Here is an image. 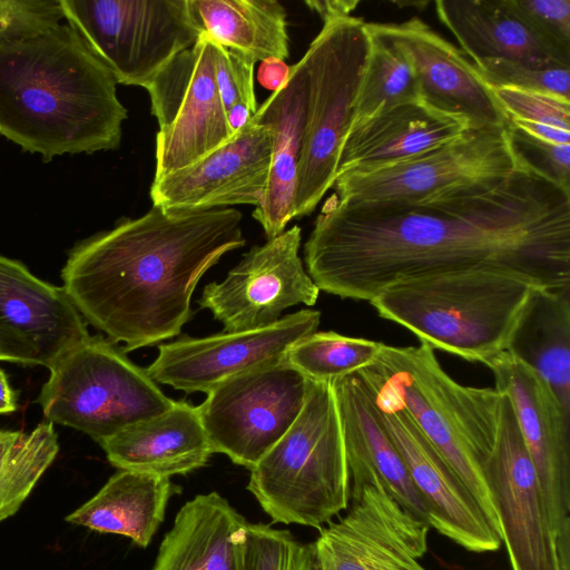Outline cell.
I'll use <instances>...</instances> for the list:
<instances>
[{"instance_id": "1", "label": "cell", "mask_w": 570, "mask_h": 570, "mask_svg": "<svg viewBox=\"0 0 570 570\" xmlns=\"http://www.w3.org/2000/svg\"><path fill=\"white\" fill-rule=\"evenodd\" d=\"M304 259L320 291L368 302L400 279L479 267L570 287V189L522 158L504 180L422 202L332 195Z\"/></svg>"}, {"instance_id": "12", "label": "cell", "mask_w": 570, "mask_h": 570, "mask_svg": "<svg viewBox=\"0 0 570 570\" xmlns=\"http://www.w3.org/2000/svg\"><path fill=\"white\" fill-rule=\"evenodd\" d=\"M347 512L311 543L313 570H426L430 525L403 509L371 472H350Z\"/></svg>"}, {"instance_id": "9", "label": "cell", "mask_w": 570, "mask_h": 570, "mask_svg": "<svg viewBox=\"0 0 570 570\" xmlns=\"http://www.w3.org/2000/svg\"><path fill=\"white\" fill-rule=\"evenodd\" d=\"M63 19L117 83L146 88L203 31L188 0H60Z\"/></svg>"}, {"instance_id": "16", "label": "cell", "mask_w": 570, "mask_h": 570, "mask_svg": "<svg viewBox=\"0 0 570 570\" xmlns=\"http://www.w3.org/2000/svg\"><path fill=\"white\" fill-rule=\"evenodd\" d=\"M484 476L512 570H563L535 469L512 406L502 394L495 444Z\"/></svg>"}, {"instance_id": "40", "label": "cell", "mask_w": 570, "mask_h": 570, "mask_svg": "<svg viewBox=\"0 0 570 570\" xmlns=\"http://www.w3.org/2000/svg\"><path fill=\"white\" fill-rule=\"evenodd\" d=\"M510 135L514 149L527 163L570 189V144L539 139L512 124Z\"/></svg>"}, {"instance_id": "10", "label": "cell", "mask_w": 570, "mask_h": 570, "mask_svg": "<svg viewBox=\"0 0 570 570\" xmlns=\"http://www.w3.org/2000/svg\"><path fill=\"white\" fill-rule=\"evenodd\" d=\"M510 127L469 128L449 142L395 164L341 174L333 195L348 203H415L504 180L522 160Z\"/></svg>"}, {"instance_id": "43", "label": "cell", "mask_w": 570, "mask_h": 570, "mask_svg": "<svg viewBox=\"0 0 570 570\" xmlns=\"http://www.w3.org/2000/svg\"><path fill=\"white\" fill-rule=\"evenodd\" d=\"M18 409V394L11 387L8 376L0 368V415L9 414Z\"/></svg>"}, {"instance_id": "15", "label": "cell", "mask_w": 570, "mask_h": 570, "mask_svg": "<svg viewBox=\"0 0 570 570\" xmlns=\"http://www.w3.org/2000/svg\"><path fill=\"white\" fill-rule=\"evenodd\" d=\"M301 240L302 229L294 225L253 246L224 281L204 287L198 304L212 312L225 332L266 327L291 306H313L320 288L298 255Z\"/></svg>"}, {"instance_id": "2", "label": "cell", "mask_w": 570, "mask_h": 570, "mask_svg": "<svg viewBox=\"0 0 570 570\" xmlns=\"http://www.w3.org/2000/svg\"><path fill=\"white\" fill-rule=\"evenodd\" d=\"M235 208L165 210L77 243L61 271L63 288L83 320L124 351L180 334L202 276L246 244Z\"/></svg>"}, {"instance_id": "33", "label": "cell", "mask_w": 570, "mask_h": 570, "mask_svg": "<svg viewBox=\"0 0 570 570\" xmlns=\"http://www.w3.org/2000/svg\"><path fill=\"white\" fill-rule=\"evenodd\" d=\"M383 343L336 332H314L295 343L285 360L311 381L328 382L373 364Z\"/></svg>"}, {"instance_id": "42", "label": "cell", "mask_w": 570, "mask_h": 570, "mask_svg": "<svg viewBox=\"0 0 570 570\" xmlns=\"http://www.w3.org/2000/svg\"><path fill=\"white\" fill-rule=\"evenodd\" d=\"M289 67L282 60L267 59L262 61L258 80L266 89L274 91L287 77Z\"/></svg>"}, {"instance_id": "37", "label": "cell", "mask_w": 570, "mask_h": 570, "mask_svg": "<svg viewBox=\"0 0 570 570\" xmlns=\"http://www.w3.org/2000/svg\"><path fill=\"white\" fill-rule=\"evenodd\" d=\"M492 90L510 120H523L570 132V100L511 88Z\"/></svg>"}, {"instance_id": "7", "label": "cell", "mask_w": 570, "mask_h": 570, "mask_svg": "<svg viewBox=\"0 0 570 570\" xmlns=\"http://www.w3.org/2000/svg\"><path fill=\"white\" fill-rule=\"evenodd\" d=\"M363 20L325 21L301 59L306 73V117L294 200L295 218L309 215L333 188L341 149L370 51Z\"/></svg>"}, {"instance_id": "27", "label": "cell", "mask_w": 570, "mask_h": 570, "mask_svg": "<svg viewBox=\"0 0 570 570\" xmlns=\"http://www.w3.org/2000/svg\"><path fill=\"white\" fill-rule=\"evenodd\" d=\"M435 11L471 61L503 58L570 67V53L532 31L508 0H438Z\"/></svg>"}, {"instance_id": "14", "label": "cell", "mask_w": 570, "mask_h": 570, "mask_svg": "<svg viewBox=\"0 0 570 570\" xmlns=\"http://www.w3.org/2000/svg\"><path fill=\"white\" fill-rule=\"evenodd\" d=\"M504 395L535 469L557 535L563 570H570V413L532 368L503 351L485 364Z\"/></svg>"}, {"instance_id": "17", "label": "cell", "mask_w": 570, "mask_h": 570, "mask_svg": "<svg viewBox=\"0 0 570 570\" xmlns=\"http://www.w3.org/2000/svg\"><path fill=\"white\" fill-rule=\"evenodd\" d=\"M362 381L423 502L430 528L470 552L499 550L501 535L454 470L403 407Z\"/></svg>"}, {"instance_id": "45", "label": "cell", "mask_w": 570, "mask_h": 570, "mask_svg": "<svg viewBox=\"0 0 570 570\" xmlns=\"http://www.w3.org/2000/svg\"><path fill=\"white\" fill-rule=\"evenodd\" d=\"M0 361L23 364L18 353L0 337Z\"/></svg>"}, {"instance_id": "25", "label": "cell", "mask_w": 570, "mask_h": 570, "mask_svg": "<svg viewBox=\"0 0 570 570\" xmlns=\"http://www.w3.org/2000/svg\"><path fill=\"white\" fill-rule=\"evenodd\" d=\"M99 445L119 470L166 478L203 468L215 453L198 406L185 401H175L167 412L131 425Z\"/></svg>"}, {"instance_id": "18", "label": "cell", "mask_w": 570, "mask_h": 570, "mask_svg": "<svg viewBox=\"0 0 570 570\" xmlns=\"http://www.w3.org/2000/svg\"><path fill=\"white\" fill-rule=\"evenodd\" d=\"M320 321L318 311L301 309L266 327L185 336L160 344L146 371L156 383L207 394L227 380L284 358L295 343L316 332Z\"/></svg>"}, {"instance_id": "20", "label": "cell", "mask_w": 570, "mask_h": 570, "mask_svg": "<svg viewBox=\"0 0 570 570\" xmlns=\"http://www.w3.org/2000/svg\"><path fill=\"white\" fill-rule=\"evenodd\" d=\"M271 160V135L252 118L229 141L199 160L154 179L153 206L187 212L256 207L267 186Z\"/></svg>"}, {"instance_id": "23", "label": "cell", "mask_w": 570, "mask_h": 570, "mask_svg": "<svg viewBox=\"0 0 570 570\" xmlns=\"http://www.w3.org/2000/svg\"><path fill=\"white\" fill-rule=\"evenodd\" d=\"M306 117V73L302 60L257 108L253 120L267 128L272 160L265 193L253 212L267 239L285 230L295 218L297 168Z\"/></svg>"}, {"instance_id": "31", "label": "cell", "mask_w": 570, "mask_h": 570, "mask_svg": "<svg viewBox=\"0 0 570 570\" xmlns=\"http://www.w3.org/2000/svg\"><path fill=\"white\" fill-rule=\"evenodd\" d=\"M58 452L50 422L28 433L0 430V522L20 510Z\"/></svg>"}, {"instance_id": "13", "label": "cell", "mask_w": 570, "mask_h": 570, "mask_svg": "<svg viewBox=\"0 0 570 570\" xmlns=\"http://www.w3.org/2000/svg\"><path fill=\"white\" fill-rule=\"evenodd\" d=\"M145 89L159 126L154 179L199 160L234 137L216 85L213 40L205 32Z\"/></svg>"}, {"instance_id": "6", "label": "cell", "mask_w": 570, "mask_h": 570, "mask_svg": "<svg viewBox=\"0 0 570 570\" xmlns=\"http://www.w3.org/2000/svg\"><path fill=\"white\" fill-rule=\"evenodd\" d=\"M247 490L274 523L321 529L347 509L351 480L331 383L309 380L301 413L250 469Z\"/></svg>"}, {"instance_id": "11", "label": "cell", "mask_w": 570, "mask_h": 570, "mask_svg": "<svg viewBox=\"0 0 570 570\" xmlns=\"http://www.w3.org/2000/svg\"><path fill=\"white\" fill-rule=\"evenodd\" d=\"M308 387L285 357L216 386L198 406L214 452L254 468L297 419Z\"/></svg>"}, {"instance_id": "34", "label": "cell", "mask_w": 570, "mask_h": 570, "mask_svg": "<svg viewBox=\"0 0 570 570\" xmlns=\"http://www.w3.org/2000/svg\"><path fill=\"white\" fill-rule=\"evenodd\" d=\"M472 63L491 89L535 91L570 100V67L503 58H483Z\"/></svg>"}, {"instance_id": "5", "label": "cell", "mask_w": 570, "mask_h": 570, "mask_svg": "<svg viewBox=\"0 0 570 570\" xmlns=\"http://www.w3.org/2000/svg\"><path fill=\"white\" fill-rule=\"evenodd\" d=\"M534 286L520 274L479 267L400 279L370 303L420 343L485 365L505 351Z\"/></svg>"}, {"instance_id": "28", "label": "cell", "mask_w": 570, "mask_h": 570, "mask_svg": "<svg viewBox=\"0 0 570 570\" xmlns=\"http://www.w3.org/2000/svg\"><path fill=\"white\" fill-rule=\"evenodd\" d=\"M178 489L166 476L119 470L65 520L99 533L127 537L147 548Z\"/></svg>"}, {"instance_id": "30", "label": "cell", "mask_w": 570, "mask_h": 570, "mask_svg": "<svg viewBox=\"0 0 570 570\" xmlns=\"http://www.w3.org/2000/svg\"><path fill=\"white\" fill-rule=\"evenodd\" d=\"M203 32L253 59L284 61L289 56L286 10L276 0H188Z\"/></svg>"}, {"instance_id": "3", "label": "cell", "mask_w": 570, "mask_h": 570, "mask_svg": "<svg viewBox=\"0 0 570 570\" xmlns=\"http://www.w3.org/2000/svg\"><path fill=\"white\" fill-rule=\"evenodd\" d=\"M117 82L67 22L0 45V135L45 163L120 146Z\"/></svg>"}, {"instance_id": "8", "label": "cell", "mask_w": 570, "mask_h": 570, "mask_svg": "<svg viewBox=\"0 0 570 570\" xmlns=\"http://www.w3.org/2000/svg\"><path fill=\"white\" fill-rule=\"evenodd\" d=\"M48 368L37 399L45 419L97 443L167 412L175 403L146 370L100 335H89Z\"/></svg>"}, {"instance_id": "29", "label": "cell", "mask_w": 570, "mask_h": 570, "mask_svg": "<svg viewBox=\"0 0 570 570\" xmlns=\"http://www.w3.org/2000/svg\"><path fill=\"white\" fill-rule=\"evenodd\" d=\"M505 351L535 371L570 413V287L534 286Z\"/></svg>"}, {"instance_id": "32", "label": "cell", "mask_w": 570, "mask_h": 570, "mask_svg": "<svg viewBox=\"0 0 570 570\" xmlns=\"http://www.w3.org/2000/svg\"><path fill=\"white\" fill-rule=\"evenodd\" d=\"M368 35L370 51L355 99L352 125L394 106L421 101L409 58L387 40Z\"/></svg>"}, {"instance_id": "4", "label": "cell", "mask_w": 570, "mask_h": 570, "mask_svg": "<svg viewBox=\"0 0 570 570\" xmlns=\"http://www.w3.org/2000/svg\"><path fill=\"white\" fill-rule=\"evenodd\" d=\"M357 373L405 410L501 535L484 476L485 461L495 444L501 394L456 382L441 366L434 350L423 343H383L373 364Z\"/></svg>"}, {"instance_id": "41", "label": "cell", "mask_w": 570, "mask_h": 570, "mask_svg": "<svg viewBox=\"0 0 570 570\" xmlns=\"http://www.w3.org/2000/svg\"><path fill=\"white\" fill-rule=\"evenodd\" d=\"M311 10L318 13L322 20L328 21L333 19L348 17L350 13L358 6L360 1L355 0H308L305 1Z\"/></svg>"}, {"instance_id": "36", "label": "cell", "mask_w": 570, "mask_h": 570, "mask_svg": "<svg viewBox=\"0 0 570 570\" xmlns=\"http://www.w3.org/2000/svg\"><path fill=\"white\" fill-rule=\"evenodd\" d=\"M62 20L60 0H0V45L33 37Z\"/></svg>"}, {"instance_id": "26", "label": "cell", "mask_w": 570, "mask_h": 570, "mask_svg": "<svg viewBox=\"0 0 570 570\" xmlns=\"http://www.w3.org/2000/svg\"><path fill=\"white\" fill-rule=\"evenodd\" d=\"M331 384L338 411L348 472L373 473L403 509L428 523L423 502L396 446L379 420L358 373L337 379Z\"/></svg>"}, {"instance_id": "38", "label": "cell", "mask_w": 570, "mask_h": 570, "mask_svg": "<svg viewBox=\"0 0 570 570\" xmlns=\"http://www.w3.org/2000/svg\"><path fill=\"white\" fill-rule=\"evenodd\" d=\"M213 47L216 85L226 111L234 105L243 104L255 115L258 108L254 85L255 61L215 40Z\"/></svg>"}, {"instance_id": "22", "label": "cell", "mask_w": 570, "mask_h": 570, "mask_svg": "<svg viewBox=\"0 0 570 570\" xmlns=\"http://www.w3.org/2000/svg\"><path fill=\"white\" fill-rule=\"evenodd\" d=\"M249 522L217 492L186 502L151 570H248Z\"/></svg>"}, {"instance_id": "44", "label": "cell", "mask_w": 570, "mask_h": 570, "mask_svg": "<svg viewBox=\"0 0 570 570\" xmlns=\"http://www.w3.org/2000/svg\"><path fill=\"white\" fill-rule=\"evenodd\" d=\"M253 116L254 112L243 104L234 105L227 110L228 124L234 134L247 125Z\"/></svg>"}, {"instance_id": "21", "label": "cell", "mask_w": 570, "mask_h": 570, "mask_svg": "<svg viewBox=\"0 0 570 570\" xmlns=\"http://www.w3.org/2000/svg\"><path fill=\"white\" fill-rule=\"evenodd\" d=\"M88 336L86 321L63 287L0 255V337L23 365L49 367Z\"/></svg>"}, {"instance_id": "24", "label": "cell", "mask_w": 570, "mask_h": 570, "mask_svg": "<svg viewBox=\"0 0 570 570\" xmlns=\"http://www.w3.org/2000/svg\"><path fill=\"white\" fill-rule=\"evenodd\" d=\"M469 125L422 101L394 106L353 124L343 142L336 177L385 167L449 142Z\"/></svg>"}, {"instance_id": "35", "label": "cell", "mask_w": 570, "mask_h": 570, "mask_svg": "<svg viewBox=\"0 0 570 570\" xmlns=\"http://www.w3.org/2000/svg\"><path fill=\"white\" fill-rule=\"evenodd\" d=\"M247 562L248 570H313L311 543L298 542L288 530L249 523Z\"/></svg>"}, {"instance_id": "19", "label": "cell", "mask_w": 570, "mask_h": 570, "mask_svg": "<svg viewBox=\"0 0 570 570\" xmlns=\"http://www.w3.org/2000/svg\"><path fill=\"white\" fill-rule=\"evenodd\" d=\"M365 27L409 58L424 105L465 121L470 128L511 126L468 56L423 20L414 17L401 23L371 22Z\"/></svg>"}, {"instance_id": "39", "label": "cell", "mask_w": 570, "mask_h": 570, "mask_svg": "<svg viewBox=\"0 0 570 570\" xmlns=\"http://www.w3.org/2000/svg\"><path fill=\"white\" fill-rule=\"evenodd\" d=\"M538 36L570 53V0H508Z\"/></svg>"}]
</instances>
